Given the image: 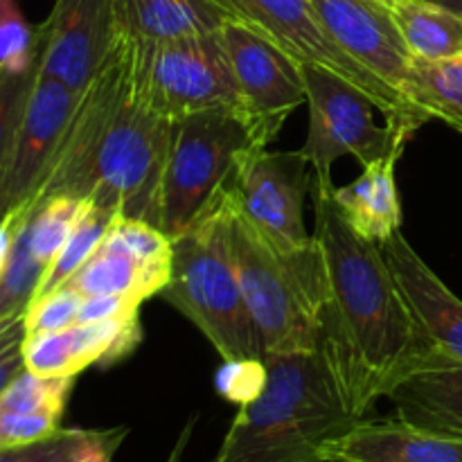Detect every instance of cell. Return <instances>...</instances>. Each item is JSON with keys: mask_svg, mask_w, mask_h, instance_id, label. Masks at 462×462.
<instances>
[{"mask_svg": "<svg viewBox=\"0 0 462 462\" xmlns=\"http://www.w3.org/2000/svg\"><path fill=\"white\" fill-rule=\"evenodd\" d=\"M117 34L162 43L212 34L230 16L215 0H111Z\"/></svg>", "mask_w": 462, "mask_h": 462, "instance_id": "obj_19", "label": "cell"}, {"mask_svg": "<svg viewBox=\"0 0 462 462\" xmlns=\"http://www.w3.org/2000/svg\"><path fill=\"white\" fill-rule=\"evenodd\" d=\"M140 314V302L122 296H84L81 298L77 323H104Z\"/></svg>", "mask_w": 462, "mask_h": 462, "instance_id": "obj_33", "label": "cell"}, {"mask_svg": "<svg viewBox=\"0 0 462 462\" xmlns=\"http://www.w3.org/2000/svg\"><path fill=\"white\" fill-rule=\"evenodd\" d=\"M36 77H39V63L25 72H9L0 66V171L12 147L18 122L25 113Z\"/></svg>", "mask_w": 462, "mask_h": 462, "instance_id": "obj_30", "label": "cell"}, {"mask_svg": "<svg viewBox=\"0 0 462 462\" xmlns=\"http://www.w3.org/2000/svg\"><path fill=\"white\" fill-rule=\"evenodd\" d=\"M302 152L251 147L235 165L228 192L242 215L280 251H300L314 242L305 230V194L314 171Z\"/></svg>", "mask_w": 462, "mask_h": 462, "instance_id": "obj_10", "label": "cell"}, {"mask_svg": "<svg viewBox=\"0 0 462 462\" xmlns=\"http://www.w3.org/2000/svg\"><path fill=\"white\" fill-rule=\"evenodd\" d=\"M23 341H25V319L0 332V395L12 383V379L25 370Z\"/></svg>", "mask_w": 462, "mask_h": 462, "instance_id": "obj_34", "label": "cell"}, {"mask_svg": "<svg viewBox=\"0 0 462 462\" xmlns=\"http://www.w3.org/2000/svg\"><path fill=\"white\" fill-rule=\"evenodd\" d=\"M310 108V131L300 152L310 161L314 183L329 188L332 167L338 158L355 156L364 167L382 161L413 138L402 126H379L374 104L359 88L334 72L320 68H300Z\"/></svg>", "mask_w": 462, "mask_h": 462, "instance_id": "obj_8", "label": "cell"}, {"mask_svg": "<svg viewBox=\"0 0 462 462\" xmlns=\"http://www.w3.org/2000/svg\"><path fill=\"white\" fill-rule=\"evenodd\" d=\"M143 48L144 88L162 117L176 122L210 108H237L233 68L219 30L162 43L143 41Z\"/></svg>", "mask_w": 462, "mask_h": 462, "instance_id": "obj_9", "label": "cell"}, {"mask_svg": "<svg viewBox=\"0 0 462 462\" xmlns=\"http://www.w3.org/2000/svg\"><path fill=\"white\" fill-rule=\"evenodd\" d=\"M171 129L149 104L143 41L117 34L79 93L34 203L66 194L156 226Z\"/></svg>", "mask_w": 462, "mask_h": 462, "instance_id": "obj_2", "label": "cell"}, {"mask_svg": "<svg viewBox=\"0 0 462 462\" xmlns=\"http://www.w3.org/2000/svg\"><path fill=\"white\" fill-rule=\"evenodd\" d=\"M117 212L104 210L90 203V208L86 210V215L81 217V221L77 224V228L72 230L70 239L66 242V246L61 248V253L57 255V260L45 269L43 278H41L39 287H36L34 298L32 302L41 300L48 293L61 289L81 266L88 262V257L97 251V246L102 244V239L106 237L108 228L113 226V221L117 219Z\"/></svg>", "mask_w": 462, "mask_h": 462, "instance_id": "obj_24", "label": "cell"}, {"mask_svg": "<svg viewBox=\"0 0 462 462\" xmlns=\"http://www.w3.org/2000/svg\"><path fill=\"white\" fill-rule=\"evenodd\" d=\"M189 431H192V424H188V427H185V431L180 433L179 442H176L174 449H171V454H170V458H167V462H180V458H183V449H185V445H188Z\"/></svg>", "mask_w": 462, "mask_h": 462, "instance_id": "obj_36", "label": "cell"}, {"mask_svg": "<svg viewBox=\"0 0 462 462\" xmlns=\"http://www.w3.org/2000/svg\"><path fill=\"white\" fill-rule=\"evenodd\" d=\"M397 27L420 59L462 57V18L429 0H402L393 7Z\"/></svg>", "mask_w": 462, "mask_h": 462, "instance_id": "obj_22", "label": "cell"}, {"mask_svg": "<svg viewBox=\"0 0 462 462\" xmlns=\"http://www.w3.org/2000/svg\"><path fill=\"white\" fill-rule=\"evenodd\" d=\"M170 278L171 271L144 264L106 233L97 251L63 287L75 289L81 296H122L143 305L147 298L158 296Z\"/></svg>", "mask_w": 462, "mask_h": 462, "instance_id": "obj_21", "label": "cell"}, {"mask_svg": "<svg viewBox=\"0 0 462 462\" xmlns=\"http://www.w3.org/2000/svg\"><path fill=\"white\" fill-rule=\"evenodd\" d=\"M429 3L440 5V7L449 9L451 14H456V16L462 18V0H429Z\"/></svg>", "mask_w": 462, "mask_h": 462, "instance_id": "obj_37", "label": "cell"}, {"mask_svg": "<svg viewBox=\"0 0 462 462\" xmlns=\"http://www.w3.org/2000/svg\"><path fill=\"white\" fill-rule=\"evenodd\" d=\"M61 429V418L50 413H5L0 411V449L36 445Z\"/></svg>", "mask_w": 462, "mask_h": 462, "instance_id": "obj_32", "label": "cell"}, {"mask_svg": "<svg viewBox=\"0 0 462 462\" xmlns=\"http://www.w3.org/2000/svg\"><path fill=\"white\" fill-rule=\"evenodd\" d=\"M72 386H75V377H43V374L23 370L0 395V411L5 413H50L63 418Z\"/></svg>", "mask_w": 462, "mask_h": 462, "instance_id": "obj_26", "label": "cell"}, {"mask_svg": "<svg viewBox=\"0 0 462 462\" xmlns=\"http://www.w3.org/2000/svg\"><path fill=\"white\" fill-rule=\"evenodd\" d=\"M332 189L311 180L314 239L328 273L319 352L347 413L364 420L438 347L402 298L382 246L347 226Z\"/></svg>", "mask_w": 462, "mask_h": 462, "instance_id": "obj_1", "label": "cell"}, {"mask_svg": "<svg viewBox=\"0 0 462 462\" xmlns=\"http://www.w3.org/2000/svg\"><path fill=\"white\" fill-rule=\"evenodd\" d=\"M388 400L397 418L462 438V364L445 352L433 350Z\"/></svg>", "mask_w": 462, "mask_h": 462, "instance_id": "obj_18", "label": "cell"}, {"mask_svg": "<svg viewBox=\"0 0 462 462\" xmlns=\"http://www.w3.org/2000/svg\"><path fill=\"white\" fill-rule=\"evenodd\" d=\"M226 9L233 21L255 32L273 48L287 54L300 68H320L334 72L355 88H359L370 102L386 116L388 122L402 126L409 134L431 117L406 102L400 93L356 63L323 25L311 0H215Z\"/></svg>", "mask_w": 462, "mask_h": 462, "instance_id": "obj_7", "label": "cell"}, {"mask_svg": "<svg viewBox=\"0 0 462 462\" xmlns=\"http://www.w3.org/2000/svg\"><path fill=\"white\" fill-rule=\"evenodd\" d=\"M415 102L431 120L462 134V57H415Z\"/></svg>", "mask_w": 462, "mask_h": 462, "instance_id": "obj_23", "label": "cell"}, {"mask_svg": "<svg viewBox=\"0 0 462 462\" xmlns=\"http://www.w3.org/2000/svg\"><path fill=\"white\" fill-rule=\"evenodd\" d=\"M219 34L233 68L237 113L257 144L269 147L287 117L307 104L300 66L233 18L221 25Z\"/></svg>", "mask_w": 462, "mask_h": 462, "instance_id": "obj_11", "label": "cell"}, {"mask_svg": "<svg viewBox=\"0 0 462 462\" xmlns=\"http://www.w3.org/2000/svg\"><path fill=\"white\" fill-rule=\"evenodd\" d=\"M39 32V72L86 88L117 39L111 0H54Z\"/></svg>", "mask_w": 462, "mask_h": 462, "instance_id": "obj_14", "label": "cell"}, {"mask_svg": "<svg viewBox=\"0 0 462 462\" xmlns=\"http://www.w3.org/2000/svg\"><path fill=\"white\" fill-rule=\"evenodd\" d=\"M174 242L171 278L158 296L185 316L224 361L262 356L226 246L219 201Z\"/></svg>", "mask_w": 462, "mask_h": 462, "instance_id": "obj_5", "label": "cell"}, {"mask_svg": "<svg viewBox=\"0 0 462 462\" xmlns=\"http://www.w3.org/2000/svg\"><path fill=\"white\" fill-rule=\"evenodd\" d=\"M269 382L239 406L212 462H323L329 440L355 422L320 352L264 355Z\"/></svg>", "mask_w": 462, "mask_h": 462, "instance_id": "obj_3", "label": "cell"}, {"mask_svg": "<svg viewBox=\"0 0 462 462\" xmlns=\"http://www.w3.org/2000/svg\"><path fill=\"white\" fill-rule=\"evenodd\" d=\"M406 147L395 149L382 161L364 167V174L346 188H334L338 212L359 237L383 244L402 228V203L395 183V167Z\"/></svg>", "mask_w": 462, "mask_h": 462, "instance_id": "obj_20", "label": "cell"}, {"mask_svg": "<svg viewBox=\"0 0 462 462\" xmlns=\"http://www.w3.org/2000/svg\"><path fill=\"white\" fill-rule=\"evenodd\" d=\"M382 246L393 278L429 341L462 364V300L397 230Z\"/></svg>", "mask_w": 462, "mask_h": 462, "instance_id": "obj_16", "label": "cell"}, {"mask_svg": "<svg viewBox=\"0 0 462 462\" xmlns=\"http://www.w3.org/2000/svg\"><path fill=\"white\" fill-rule=\"evenodd\" d=\"M262 147L237 108H210L174 122L156 226L176 239L215 208L246 149Z\"/></svg>", "mask_w": 462, "mask_h": 462, "instance_id": "obj_6", "label": "cell"}, {"mask_svg": "<svg viewBox=\"0 0 462 462\" xmlns=\"http://www.w3.org/2000/svg\"><path fill=\"white\" fill-rule=\"evenodd\" d=\"M77 99V90L39 72L0 171V217L34 201L66 134Z\"/></svg>", "mask_w": 462, "mask_h": 462, "instance_id": "obj_12", "label": "cell"}, {"mask_svg": "<svg viewBox=\"0 0 462 462\" xmlns=\"http://www.w3.org/2000/svg\"><path fill=\"white\" fill-rule=\"evenodd\" d=\"M311 5L332 39L356 63L420 108L415 102V54L391 7L379 0H311Z\"/></svg>", "mask_w": 462, "mask_h": 462, "instance_id": "obj_13", "label": "cell"}, {"mask_svg": "<svg viewBox=\"0 0 462 462\" xmlns=\"http://www.w3.org/2000/svg\"><path fill=\"white\" fill-rule=\"evenodd\" d=\"M269 382V368L264 356H244L221 364L215 374V388L226 402L244 406L255 402Z\"/></svg>", "mask_w": 462, "mask_h": 462, "instance_id": "obj_29", "label": "cell"}, {"mask_svg": "<svg viewBox=\"0 0 462 462\" xmlns=\"http://www.w3.org/2000/svg\"><path fill=\"white\" fill-rule=\"evenodd\" d=\"M81 293L75 289L61 287L48 293L41 300H34L27 307L25 314V334L59 332L77 323V311L81 305Z\"/></svg>", "mask_w": 462, "mask_h": 462, "instance_id": "obj_31", "label": "cell"}, {"mask_svg": "<svg viewBox=\"0 0 462 462\" xmlns=\"http://www.w3.org/2000/svg\"><path fill=\"white\" fill-rule=\"evenodd\" d=\"M39 63V32L23 16L18 0H0V66L25 72Z\"/></svg>", "mask_w": 462, "mask_h": 462, "instance_id": "obj_27", "label": "cell"}, {"mask_svg": "<svg viewBox=\"0 0 462 462\" xmlns=\"http://www.w3.org/2000/svg\"><path fill=\"white\" fill-rule=\"evenodd\" d=\"M88 208L90 201L66 197V194L48 197L36 206L34 215L27 224V239H30L32 255L43 269H48L57 260Z\"/></svg>", "mask_w": 462, "mask_h": 462, "instance_id": "obj_25", "label": "cell"}, {"mask_svg": "<svg viewBox=\"0 0 462 462\" xmlns=\"http://www.w3.org/2000/svg\"><path fill=\"white\" fill-rule=\"evenodd\" d=\"M36 210V203H23V206L14 208V210L5 212L0 217V278L5 275L7 271L9 260H12V253H14V244H16L18 233H21L23 226L32 219Z\"/></svg>", "mask_w": 462, "mask_h": 462, "instance_id": "obj_35", "label": "cell"}, {"mask_svg": "<svg viewBox=\"0 0 462 462\" xmlns=\"http://www.w3.org/2000/svg\"><path fill=\"white\" fill-rule=\"evenodd\" d=\"M0 454H3V449H0Z\"/></svg>", "mask_w": 462, "mask_h": 462, "instance_id": "obj_39", "label": "cell"}, {"mask_svg": "<svg viewBox=\"0 0 462 462\" xmlns=\"http://www.w3.org/2000/svg\"><path fill=\"white\" fill-rule=\"evenodd\" d=\"M95 429H59L52 438L36 445L5 449L0 462H75L102 438Z\"/></svg>", "mask_w": 462, "mask_h": 462, "instance_id": "obj_28", "label": "cell"}, {"mask_svg": "<svg viewBox=\"0 0 462 462\" xmlns=\"http://www.w3.org/2000/svg\"><path fill=\"white\" fill-rule=\"evenodd\" d=\"M143 343L140 314L104 323H75L59 332L25 334V370L43 377H77L90 365H113Z\"/></svg>", "mask_w": 462, "mask_h": 462, "instance_id": "obj_15", "label": "cell"}, {"mask_svg": "<svg viewBox=\"0 0 462 462\" xmlns=\"http://www.w3.org/2000/svg\"><path fill=\"white\" fill-rule=\"evenodd\" d=\"M219 212L262 356L319 352L328 273L316 239L300 251H280L242 215L228 188L219 199Z\"/></svg>", "mask_w": 462, "mask_h": 462, "instance_id": "obj_4", "label": "cell"}, {"mask_svg": "<svg viewBox=\"0 0 462 462\" xmlns=\"http://www.w3.org/2000/svg\"><path fill=\"white\" fill-rule=\"evenodd\" d=\"M379 3H382V5H386V7H397V5H400L402 3V0H379Z\"/></svg>", "mask_w": 462, "mask_h": 462, "instance_id": "obj_38", "label": "cell"}, {"mask_svg": "<svg viewBox=\"0 0 462 462\" xmlns=\"http://www.w3.org/2000/svg\"><path fill=\"white\" fill-rule=\"evenodd\" d=\"M323 462H462V438L397 415L359 420L325 445Z\"/></svg>", "mask_w": 462, "mask_h": 462, "instance_id": "obj_17", "label": "cell"}]
</instances>
